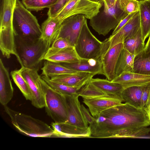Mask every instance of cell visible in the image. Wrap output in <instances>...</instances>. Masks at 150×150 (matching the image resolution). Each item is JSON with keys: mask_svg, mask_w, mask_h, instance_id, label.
Masks as SVG:
<instances>
[{"mask_svg": "<svg viewBox=\"0 0 150 150\" xmlns=\"http://www.w3.org/2000/svg\"><path fill=\"white\" fill-rule=\"evenodd\" d=\"M123 44V49L135 56L142 51L145 43L143 41L141 28L134 35L126 39Z\"/></svg>", "mask_w": 150, "mask_h": 150, "instance_id": "obj_29", "label": "cell"}, {"mask_svg": "<svg viewBox=\"0 0 150 150\" xmlns=\"http://www.w3.org/2000/svg\"><path fill=\"white\" fill-rule=\"evenodd\" d=\"M13 25L16 35L23 40L34 41L41 38V27L36 17L19 0H16L14 8Z\"/></svg>", "mask_w": 150, "mask_h": 150, "instance_id": "obj_4", "label": "cell"}, {"mask_svg": "<svg viewBox=\"0 0 150 150\" xmlns=\"http://www.w3.org/2000/svg\"><path fill=\"white\" fill-rule=\"evenodd\" d=\"M74 48L81 59H100L102 54V42L98 40L91 33L87 25L86 18Z\"/></svg>", "mask_w": 150, "mask_h": 150, "instance_id": "obj_8", "label": "cell"}, {"mask_svg": "<svg viewBox=\"0 0 150 150\" xmlns=\"http://www.w3.org/2000/svg\"><path fill=\"white\" fill-rule=\"evenodd\" d=\"M44 60L60 63L76 62L80 61L81 59L74 47L57 51L48 50Z\"/></svg>", "mask_w": 150, "mask_h": 150, "instance_id": "obj_22", "label": "cell"}, {"mask_svg": "<svg viewBox=\"0 0 150 150\" xmlns=\"http://www.w3.org/2000/svg\"><path fill=\"white\" fill-rule=\"evenodd\" d=\"M135 56L123 48L122 50L116 66L115 77L124 71H133V63Z\"/></svg>", "mask_w": 150, "mask_h": 150, "instance_id": "obj_28", "label": "cell"}, {"mask_svg": "<svg viewBox=\"0 0 150 150\" xmlns=\"http://www.w3.org/2000/svg\"><path fill=\"white\" fill-rule=\"evenodd\" d=\"M150 91V86H144L141 98V108L145 106L148 100Z\"/></svg>", "mask_w": 150, "mask_h": 150, "instance_id": "obj_38", "label": "cell"}, {"mask_svg": "<svg viewBox=\"0 0 150 150\" xmlns=\"http://www.w3.org/2000/svg\"><path fill=\"white\" fill-rule=\"evenodd\" d=\"M144 86H133L124 88L122 93L124 102L137 108H141V98Z\"/></svg>", "mask_w": 150, "mask_h": 150, "instance_id": "obj_26", "label": "cell"}, {"mask_svg": "<svg viewBox=\"0 0 150 150\" xmlns=\"http://www.w3.org/2000/svg\"><path fill=\"white\" fill-rule=\"evenodd\" d=\"M86 19L83 15L79 14L63 20L57 38L67 39L74 47Z\"/></svg>", "mask_w": 150, "mask_h": 150, "instance_id": "obj_12", "label": "cell"}, {"mask_svg": "<svg viewBox=\"0 0 150 150\" xmlns=\"http://www.w3.org/2000/svg\"><path fill=\"white\" fill-rule=\"evenodd\" d=\"M69 0H57L56 3L49 8L47 12L48 17H55Z\"/></svg>", "mask_w": 150, "mask_h": 150, "instance_id": "obj_36", "label": "cell"}, {"mask_svg": "<svg viewBox=\"0 0 150 150\" xmlns=\"http://www.w3.org/2000/svg\"><path fill=\"white\" fill-rule=\"evenodd\" d=\"M143 109L145 111L150 122V91L146 104Z\"/></svg>", "mask_w": 150, "mask_h": 150, "instance_id": "obj_40", "label": "cell"}, {"mask_svg": "<svg viewBox=\"0 0 150 150\" xmlns=\"http://www.w3.org/2000/svg\"><path fill=\"white\" fill-rule=\"evenodd\" d=\"M123 49V43L118 44L110 49L100 57L103 75L110 81L112 80L115 77L117 63Z\"/></svg>", "mask_w": 150, "mask_h": 150, "instance_id": "obj_15", "label": "cell"}, {"mask_svg": "<svg viewBox=\"0 0 150 150\" xmlns=\"http://www.w3.org/2000/svg\"><path fill=\"white\" fill-rule=\"evenodd\" d=\"M140 27L144 42L150 34V0L139 1Z\"/></svg>", "mask_w": 150, "mask_h": 150, "instance_id": "obj_23", "label": "cell"}, {"mask_svg": "<svg viewBox=\"0 0 150 150\" xmlns=\"http://www.w3.org/2000/svg\"><path fill=\"white\" fill-rule=\"evenodd\" d=\"M140 28L139 11L117 33L102 42V55L115 45L123 43L126 39L133 36Z\"/></svg>", "mask_w": 150, "mask_h": 150, "instance_id": "obj_11", "label": "cell"}, {"mask_svg": "<svg viewBox=\"0 0 150 150\" xmlns=\"http://www.w3.org/2000/svg\"><path fill=\"white\" fill-rule=\"evenodd\" d=\"M123 102L124 101L122 97L111 95L83 98V101L88 108L91 115L95 118L103 110L120 104Z\"/></svg>", "mask_w": 150, "mask_h": 150, "instance_id": "obj_13", "label": "cell"}, {"mask_svg": "<svg viewBox=\"0 0 150 150\" xmlns=\"http://www.w3.org/2000/svg\"><path fill=\"white\" fill-rule=\"evenodd\" d=\"M13 89L8 69L0 59V102L4 106L6 105L12 99Z\"/></svg>", "mask_w": 150, "mask_h": 150, "instance_id": "obj_20", "label": "cell"}, {"mask_svg": "<svg viewBox=\"0 0 150 150\" xmlns=\"http://www.w3.org/2000/svg\"><path fill=\"white\" fill-rule=\"evenodd\" d=\"M77 93L79 96L83 98H93L108 95L96 88L91 82L90 80L82 87Z\"/></svg>", "mask_w": 150, "mask_h": 150, "instance_id": "obj_33", "label": "cell"}, {"mask_svg": "<svg viewBox=\"0 0 150 150\" xmlns=\"http://www.w3.org/2000/svg\"><path fill=\"white\" fill-rule=\"evenodd\" d=\"M103 6L89 0H69L56 16L62 21L69 17L82 14L91 19L100 12Z\"/></svg>", "mask_w": 150, "mask_h": 150, "instance_id": "obj_9", "label": "cell"}, {"mask_svg": "<svg viewBox=\"0 0 150 150\" xmlns=\"http://www.w3.org/2000/svg\"><path fill=\"white\" fill-rule=\"evenodd\" d=\"M74 47L67 39L61 37L58 38L53 42L48 50L57 51L66 48Z\"/></svg>", "mask_w": 150, "mask_h": 150, "instance_id": "obj_35", "label": "cell"}, {"mask_svg": "<svg viewBox=\"0 0 150 150\" xmlns=\"http://www.w3.org/2000/svg\"><path fill=\"white\" fill-rule=\"evenodd\" d=\"M111 81L120 84L124 88L133 86H150V75L124 71Z\"/></svg>", "mask_w": 150, "mask_h": 150, "instance_id": "obj_17", "label": "cell"}, {"mask_svg": "<svg viewBox=\"0 0 150 150\" xmlns=\"http://www.w3.org/2000/svg\"><path fill=\"white\" fill-rule=\"evenodd\" d=\"M136 13L128 14L122 19L119 23L116 28L114 30L112 33V35H114L117 33L122 27L128 22L135 14Z\"/></svg>", "mask_w": 150, "mask_h": 150, "instance_id": "obj_39", "label": "cell"}, {"mask_svg": "<svg viewBox=\"0 0 150 150\" xmlns=\"http://www.w3.org/2000/svg\"><path fill=\"white\" fill-rule=\"evenodd\" d=\"M90 1L94 2H95L99 3L100 4L103 5V0H89Z\"/></svg>", "mask_w": 150, "mask_h": 150, "instance_id": "obj_43", "label": "cell"}, {"mask_svg": "<svg viewBox=\"0 0 150 150\" xmlns=\"http://www.w3.org/2000/svg\"><path fill=\"white\" fill-rule=\"evenodd\" d=\"M10 74L25 99L31 101V93L27 83L21 74L20 69L12 71Z\"/></svg>", "mask_w": 150, "mask_h": 150, "instance_id": "obj_30", "label": "cell"}, {"mask_svg": "<svg viewBox=\"0 0 150 150\" xmlns=\"http://www.w3.org/2000/svg\"><path fill=\"white\" fill-rule=\"evenodd\" d=\"M64 95L67 112V118L65 122L81 128L88 127V123L84 119L81 110L78 94Z\"/></svg>", "mask_w": 150, "mask_h": 150, "instance_id": "obj_14", "label": "cell"}, {"mask_svg": "<svg viewBox=\"0 0 150 150\" xmlns=\"http://www.w3.org/2000/svg\"><path fill=\"white\" fill-rule=\"evenodd\" d=\"M90 81L96 88L106 94L122 98V93L124 88L120 84L112 82L107 79L99 78H92Z\"/></svg>", "mask_w": 150, "mask_h": 150, "instance_id": "obj_24", "label": "cell"}, {"mask_svg": "<svg viewBox=\"0 0 150 150\" xmlns=\"http://www.w3.org/2000/svg\"><path fill=\"white\" fill-rule=\"evenodd\" d=\"M81 109L83 116L86 122L89 123V125L93 123L95 118L91 116L87 109L83 104L81 105Z\"/></svg>", "mask_w": 150, "mask_h": 150, "instance_id": "obj_37", "label": "cell"}, {"mask_svg": "<svg viewBox=\"0 0 150 150\" xmlns=\"http://www.w3.org/2000/svg\"><path fill=\"white\" fill-rule=\"evenodd\" d=\"M41 77L51 87L63 94H77L78 92L81 88L80 87H71L55 82L52 81L50 77L45 76L43 75Z\"/></svg>", "mask_w": 150, "mask_h": 150, "instance_id": "obj_31", "label": "cell"}, {"mask_svg": "<svg viewBox=\"0 0 150 150\" xmlns=\"http://www.w3.org/2000/svg\"><path fill=\"white\" fill-rule=\"evenodd\" d=\"M42 74L50 78L53 76L78 72L57 63L45 60L41 69Z\"/></svg>", "mask_w": 150, "mask_h": 150, "instance_id": "obj_25", "label": "cell"}, {"mask_svg": "<svg viewBox=\"0 0 150 150\" xmlns=\"http://www.w3.org/2000/svg\"><path fill=\"white\" fill-rule=\"evenodd\" d=\"M95 75L84 72L53 76L50 78L55 82L73 87L81 88Z\"/></svg>", "mask_w": 150, "mask_h": 150, "instance_id": "obj_18", "label": "cell"}, {"mask_svg": "<svg viewBox=\"0 0 150 150\" xmlns=\"http://www.w3.org/2000/svg\"><path fill=\"white\" fill-rule=\"evenodd\" d=\"M54 132V137L90 138L91 130L89 126L81 128L67 123L52 122L50 124Z\"/></svg>", "mask_w": 150, "mask_h": 150, "instance_id": "obj_16", "label": "cell"}, {"mask_svg": "<svg viewBox=\"0 0 150 150\" xmlns=\"http://www.w3.org/2000/svg\"><path fill=\"white\" fill-rule=\"evenodd\" d=\"M103 4L109 7H112L116 5L117 0H103Z\"/></svg>", "mask_w": 150, "mask_h": 150, "instance_id": "obj_41", "label": "cell"}, {"mask_svg": "<svg viewBox=\"0 0 150 150\" xmlns=\"http://www.w3.org/2000/svg\"><path fill=\"white\" fill-rule=\"evenodd\" d=\"M39 68L30 69L21 67L20 69L22 75L26 81L31 94V104L38 108L45 107V95L41 83V76L38 74Z\"/></svg>", "mask_w": 150, "mask_h": 150, "instance_id": "obj_10", "label": "cell"}, {"mask_svg": "<svg viewBox=\"0 0 150 150\" xmlns=\"http://www.w3.org/2000/svg\"><path fill=\"white\" fill-rule=\"evenodd\" d=\"M133 72L150 75V51L143 49L135 56Z\"/></svg>", "mask_w": 150, "mask_h": 150, "instance_id": "obj_27", "label": "cell"}, {"mask_svg": "<svg viewBox=\"0 0 150 150\" xmlns=\"http://www.w3.org/2000/svg\"><path fill=\"white\" fill-rule=\"evenodd\" d=\"M117 4L121 9L128 15L139 11L140 2L138 0H117Z\"/></svg>", "mask_w": 150, "mask_h": 150, "instance_id": "obj_34", "label": "cell"}, {"mask_svg": "<svg viewBox=\"0 0 150 150\" xmlns=\"http://www.w3.org/2000/svg\"><path fill=\"white\" fill-rule=\"evenodd\" d=\"M16 0H1L0 13V49L3 56L7 58L14 55L18 59L16 52V35L13 25V11Z\"/></svg>", "mask_w": 150, "mask_h": 150, "instance_id": "obj_2", "label": "cell"}, {"mask_svg": "<svg viewBox=\"0 0 150 150\" xmlns=\"http://www.w3.org/2000/svg\"><path fill=\"white\" fill-rule=\"evenodd\" d=\"M4 107L13 125L22 134L33 137H54L53 129L45 122L13 110L7 105Z\"/></svg>", "mask_w": 150, "mask_h": 150, "instance_id": "obj_3", "label": "cell"}, {"mask_svg": "<svg viewBox=\"0 0 150 150\" xmlns=\"http://www.w3.org/2000/svg\"><path fill=\"white\" fill-rule=\"evenodd\" d=\"M57 0H22L25 7L30 11H38L45 8H50Z\"/></svg>", "mask_w": 150, "mask_h": 150, "instance_id": "obj_32", "label": "cell"}, {"mask_svg": "<svg viewBox=\"0 0 150 150\" xmlns=\"http://www.w3.org/2000/svg\"><path fill=\"white\" fill-rule=\"evenodd\" d=\"M15 43L18 60L21 66L40 68L49 49L42 39L40 38L34 41L27 40L16 36Z\"/></svg>", "mask_w": 150, "mask_h": 150, "instance_id": "obj_5", "label": "cell"}, {"mask_svg": "<svg viewBox=\"0 0 150 150\" xmlns=\"http://www.w3.org/2000/svg\"><path fill=\"white\" fill-rule=\"evenodd\" d=\"M41 81L45 95V107L47 115L55 122H65L67 112L64 95L51 87L42 78Z\"/></svg>", "mask_w": 150, "mask_h": 150, "instance_id": "obj_7", "label": "cell"}, {"mask_svg": "<svg viewBox=\"0 0 150 150\" xmlns=\"http://www.w3.org/2000/svg\"><path fill=\"white\" fill-rule=\"evenodd\" d=\"M95 118L89 126L90 138H137L150 132V122L144 110L127 103L104 110Z\"/></svg>", "mask_w": 150, "mask_h": 150, "instance_id": "obj_1", "label": "cell"}, {"mask_svg": "<svg viewBox=\"0 0 150 150\" xmlns=\"http://www.w3.org/2000/svg\"><path fill=\"white\" fill-rule=\"evenodd\" d=\"M62 21L59 20L56 16L48 17L41 25V38L49 49L58 37Z\"/></svg>", "mask_w": 150, "mask_h": 150, "instance_id": "obj_19", "label": "cell"}, {"mask_svg": "<svg viewBox=\"0 0 150 150\" xmlns=\"http://www.w3.org/2000/svg\"><path fill=\"white\" fill-rule=\"evenodd\" d=\"M78 72H84L96 74H103L102 64L100 59H81L74 63H59Z\"/></svg>", "mask_w": 150, "mask_h": 150, "instance_id": "obj_21", "label": "cell"}, {"mask_svg": "<svg viewBox=\"0 0 150 150\" xmlns=\"http://www.w3.org/2000/svg\"><path fill=\"white\" fill-rule=\"evenodd\" d=\"M144 50L150 51V34L149 36L148 40L145 44Z\"/></svg>", "mask_w": 150, "mask_h": 150, "instance_id": "obj_42", "label": "cell"}, {"mask_svg": "<svg viewBox=\"0 0 150 150\" xmlns=\"http://www.w3.org/2000/svg\"><path fill=\"white\" fill-rule=\"evenodd\" d=\"M104 8L90 19V25L99 35L105 36L114 30L120 21L128 14L119 8L117 4L112 7L103 5Z\"/></svg>", "mask_w": 150, "mask_h": 150, "instance_id": "obj_6", "label": "cell"}]
</instances>
